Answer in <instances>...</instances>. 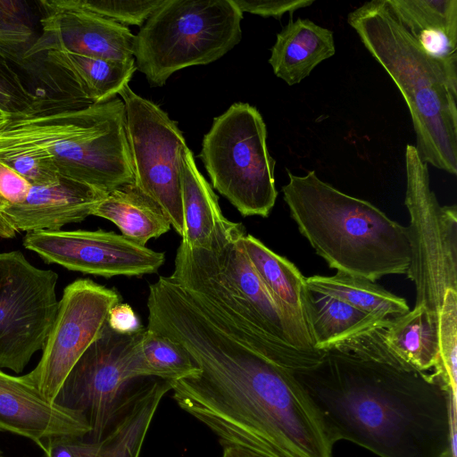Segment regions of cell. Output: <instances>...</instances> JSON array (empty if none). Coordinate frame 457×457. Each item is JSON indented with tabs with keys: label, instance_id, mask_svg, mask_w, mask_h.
<instances>
[{
	"label": "cell",
	"instance_id": "cell-1",
	"mask_svg": "<svg viewBox=\"0 0 457 457\" xmlns=\"http://www.w3.org/2000/svg\"><path fill=\"white\" fill-rule=\"evenodd\" d=\"M147 328L178 343L199 370L170 381L172 397L220 445L269 457H332L313 404L289 370L237 336L204 296L170 276L149 284Z\"/></svg>",
	"mask_w": 457,
	"mask_h": 457
},
{
	"label": "cell",
	"instance_id": "cell-2",
	"mask_svg": "<svg viewBox=\"0 0 457 457\" xmlns=\"http://www.w3.org/2000/svg\"><path fill=\"white\" fill-rule=\"evenodd\" d=\"M288 370L333 444L351 441L379 457H447L451 397L433 374L337 348Z\"/></svg>",
	"mask_w": 457,
	"mask_h": 457
},
{
	"label": "cell",
	"instance_id": "cell-3",
	"mask_svg": "<svg viewBox=\"0 0 457 457\" xmlns=\"http://www.w3.org/2000/svg\"><path fill=\"white\" fill-rule=\"evenodd\" d=\"M282 187L290 216L300 233L331 269L375 282L406 274L411 262L408 228L368 201L321 180L315 170H287Z\"/></svg>",
	"mask_w": 457,
	"mask_h": 457
},
{
	"label": "cell",
	"instance_id": "cell-4",
	"mask_svg": "<svg viewBox=\"0 0 457 457\" xmlns=\"http://www.w3.org/2000/svg\"><path fill=\"white\" fill-rule=\"evenodd\" d=\"M120 98L37 112L16 110L0 132V154L27 153L51 162L60 177L104 192L134 182Z\"/></svg>",
	"mask_w": 457,
	"mask_h": 457
},
{
	"label": "cell",
	"instance_id": "cell-5",
	"mask_svg": "<svg viewBox=\"0 0 457 457\" xmlns=\"http://www.w3.org/2000/svg\"><path fill=\"white\" fill-rule=\"evenodd\" d=\"M347 22L403 96L420 159L456 175L457 89L424 54L386 0L364 3L349 12Z\"/></svg>",
	"mask_w": 457,
	"mask_h": 457
},
{
	"label": "cell",
	"instance_id": "cell-6",
	"mask_svg": "<svg viewBox=\"0 0 457 457\" xmlns=\"http://www.w3.org/2000/svg\"><path fill=\"white\" fill-rule=\"evenodd\" d=\"M242 19L232 0H162L134 37L136 68L152 87H162L174 72L231 50Z\"/></svg>",
	"mask_w": 457,
	"mask_h": 457
},
{
	"label": "cell",
	"instance_id": "cell-7",
	"mask_svg": "<svg viewBox=\"0 0 457 457\" xmlns=\"http://www.w3.org/2000/svg\"><path fill=\"white\" fill-rule=\"evenodd\" d=\"M212 187L242 216L267 218L275 205V160L266 124L254 107L236 103L214 118L199 154Z\"/></svg>",
	"mask_w": 457,
	"mask_h": 457
},
{
	"label": "cell",
	"instance_id": "cell-8",
	"mask_svg": "<svg viewBox=\"0 0 457 457\" xmlns=\"http://www.w3.org/2000/svg\"><path fill=\"white\" fill-rule=\"evenodd\" d=\"M404 161L411 245L406 275L416 284V303L438 312L445 293L456 291V205H439L430 187L428 164L415 145H406Z\"/></svg>",
	"mask_w": 457,
	"mask_h": 457
},
{
	"label": "cell",
	"instance_id": "cell-9",
	"mask_svg": "<svg viewBox=\"0 0 457 457\" xmlns=\"http://www.w3.org/2000/svg\"><path fill=\"white\" fill-rule=\"evenodd\" d=\"M145 327L122 335L107 324L62 382L54 403L80 412L90 432L87 441H99L112 425L133 382L143 378L139 345Z\"/></svg>",
	"mask_w": 457,
	"mask_h": 457
},
{
	"label": "cell",
	"instance_id": "cell-10",
	"mask_svg": "<svg viewBox=\"0 0 457 457\" xmlns=\"http://www.w3.org/2000/svg\"><path fill=\"white\" fill-rule=\"evenodd\" d=\"M123 101L126 133L134 183L165 212L182 237V153L187 146L177 123L154 102L128 85L118 94Z\"/></svg>",
	"mask_w": 457,
	"mask_h": 457
},
{
	"label": "cell",
	"instance_id": "cell-11",
	"mask_svg": "<svg viewBox=\"0 0 457 457\" xmlns=\"http://www.w3.org/2000/svg\"><path fill=\"white\" fill-rule=\"evenodd\" d=\"M58 274L31 264L21 251L0 253V369L21 372L43 350L59 301Z\"/></svg>",
	"mask_w": 457,
	"mask_h": 457
},
{
	"label": "cell",
	"instance_id": "cell-12",
	"mask_svg": "<svg viewBox=\"0 0 457 457\" xmlns=\"http://www.w3.org/2000/svg\"><path fill=\"white\" fill-rule=\"evenodd\" d=\"M121 303L118 291L89 278L69 284L36 368L23 375L47 401L54 400L68 373L102 334L111 309Z\"/></svg>",
	"mask_w": 457,
	"mask_h": 457
},
{
	"label": "cell",
	"instance_id": "cell-13",
	"mask_svg": "<svg viewBox=\"0 0 457 457\" xmlns=\"http://www.w3.org/2000/svg\"><path fill=\"white\" fill-rule=\"evenodd\" d=\"M22 244L46 263L104 278L156 273L165 262L164 253L102 229L33 231Z\"/></svg>",
	"mask_w": 457,
	"mask_h": 457
},
{
	"label": "cell",
	"instance_id": "cell-14",
	"mask_svg": "<svg viewBox=\"0 0 457 457\" xmlns=\"http://www.w3.org/2000/svg\"><path fill=\"white\" fill-rule=\"evenodd\" d=\"M42 34L25 57L50 51H70L107 60L133 57L129 29L86 8L80 0H43L39 3Z\"/></svg>",
	"mask_w": 457,
	"mask_h": 457
},
{
	"label": "cell",
	"instance_id": "cell-15",
	"mask_svg": "<svg viewBox=\"0 0 457 457\" xmlns=\"http://www.w3.org/2000/svg\"><path fill=\"white\" fill-rule=\"evenodd\" d=\"M106 195L66 178L52 185L31 186L26 198L2 215L0 237L10 239L21 232L61 230L92 215Z\"/></svg>",
	"mask_w": 457,
	"mask_h": 457
},
{
	"label": "cell",
	"instance_id": "cell-16",
	"mask_svg": "<svg viewBox=\"0 0 457 457\" xmlns=\"http://www.w3.org/2000/svg\"><path fill=\"white\" fill-rule=\"evenodd\" d=\"M0 431L29 438L44 450L49 438H85L90 427L80 412L46 400L23 376L0 369Z\"/></svg>",
	"mask_w": 457,
	"mask_h": 457
},
{
	"label": "cell",
	"instance_id": "cell-17",
	"mask_svg": "<svg viewBox=\"0 0 457 457\" xmlns=\"http://www.w3.org/2000/svg\"><path fill=\"white\" fill-rule=\"evenodd\" d=\"M375 331L401 368L422 372L434 369L439 351L438 314L424 303L382 320Z\"/></svg>",
	"mask_w": 457,
	"mask_h": 457
},
{
	"label": "cell",
	"instance_id": "cell-18",
	"mask_svg": "<svg viewBox=\"0 0 457 457\" xmlns=\"http://www.w3.org/2000/svg\"><path fill=\"white\" fill-rule=\"evenodd\" d=\"M336 53L333 31L309 19H290L277 34L269 63L288 86L302 82L323 61Z\"/></svg>",
	"mask_w": 457,
	"mask_h": 457
},
{
	"label": "cell",
	"instance_id": "cell-19",
	"mask_svg": "<svg viewBox=\"0 0 457 457\" xmlns=\"http://www.w3.org/2000/svg\"><path fill=\"white\" fill-rule=\"evenodd\" d=\"M243 245L272 298L311 337L306 311L309 289L301 271L293 262L269 249L252 235L244 236Z\"/></svg>",
	"mask_w": 457,
	"mask_h": 457
},
{
	"label": "cell",
	"instance_id": "cell-20",
	"mask_svg": "<svg viewBox=\"0 0 457 457\" xmlns=\"http://www.w3.org/2000/svg\"><path fill=\"white\" fill-rule=\"evenodd\" d=\"M92 215L112 221L122 236L143 246L171 227L162 209L134 182L108 192Z\"/></svg>",
	"mask_w": 457,
	"mask_h": 457
},
{
	"label": "cell",
	"instance_id": "cell-21",
	"mask_svg": "<svg viewBox=\"0 0 457 457\" xmlns=\"http://www.w3.org/2000/svg\"><path fill=\"white\" fill-rule=\"evenodd\" d=\"M46 57L92 104L114 98L137 70L134 58L107 60L70 51H50Z\"/></svg>",
	"mask_w": 457,
	"mask_h": 457
},
{
	"label": "cell",
	"instance_id": "cell-22",
	"mask_svg": "<svg viewBox=\"0 0 457 457\" xmlns=\"http://www.w3.org/2000/svg\"><path fill=\"white\" fill-rule=\"evenodd\" d=\"M181 162L184 218L181 242L191 248H205L216 225L225 217L216 194L196 167L188 147L184 149Z\"/></svg>",
	"mask_w": 457,
	"mask_h": 457
},
{
	"label": "cell",
	"instance_id": "cell-23",
	"mask_svg": "<svg viewBox=\"0 0 457 457\" xmlns=\"http://www.w3.org/2000/svg\"><path fill=\"white\" fill-rule=\"evenodd\" d=\"M307 324L315 350H328L382 320L336 298L309 290Z\"/></svg>",
	"mask_w": 457,
	"mask_h": 457
},
{
	"label": "cell",
	"instance_id": "cell-24",
	"mask_svg": "<svg viewBox=\"0 0 457 457\" xmlns=\"http://www.w3.org/2000/svg\"><path fill=\"white\" fill-rule=\"evenodd\" d=\"M309 290L340 300L381 319L410 311L406 301L367 278L337 272L334 276L305 278Z\"/></svg>",
	"mask_w": 457,
	"mask_h": 457
},
{
	"label": "cell",
	"instance_id": "cell-25",
	"mask_svg": "<svg viewBox=\"0 0 457 457\" xmlns=\"http://www.w3.org/2000/svg\"><path fill=\"white\" fill-rule=\"evenodd\" d=\"M139 353L145 377L175 381L199 370L183 347L147 327L142 335Z\"/></svg>",
	"mask_w": 457,
	"mask_h": 457
},
{
	"label": "cell",
	"instance_id": "cell-26",
	"mask_svg": "<svg viewBox=\"0 0 457 457\" xmlns=\"http://www.w3.org/2000/svg\"><path fill=\"white\" fill-rule=\"evenodd\" d=\"M438 314L439 351L433 376L451 399L457 401V294L449 289Z\"/></svg>",
	"mask_w": 457,
	"mask_h": 457
},
{
	"label": "cell",
	"instance_id": "cell-27",
	"mask_svg": "<svg viewBox=\"0 0 457 457\" xmlns=\"http://www.w3.org/2000/svg\"><path fill=\"white\" fill-rule=\"evenodd\" d=\"M410 34L441 29L457 37V0H386Z\"/></svg>",
	"mask_w": 457,
	"mask_h": 457
},
{
	"label": "cell",
	"instance_id": "cell-28",
	"mask_svg": "<svg viewBox=\"0 0 457 457\" xmlns=\"http://www.w3.org/2000/svg\"><path fill=\"white\" fill-rule=\"evenodd\" d=\"M88 10L122 25L142 26L162 0H80Z\"/></svg>",
	"mask_w": 457,
	"mask_h": 457
},
{
	"label": "cell",
	"instance_id": "cell-29",
	"mask_svg": "<svg viewBox=\"0 0 457 457\" xmlns=\"http://www.w3.org/2000/svg\"><path fill=\"white\" fill-rule=\"evenodd\" d=\"M32 185L0 160V220L12 206L21 203Z\"/></svg>",
	"mask_w": 457,
	"mask_h": 457
},
{
	"label": "cell",
	"instance_id": "cell-30",
	"mask_svg": "<svg viewBox=\"0 0 457 457\" xmlns=\"http://www.w3.org/2000/svg\"><path fill=\"white\" fill-rule=\"evenodd\" d=\"M243 13L245 12L262 17H273L280 20L289 12L291 15L296 10L308 7L314 0H232Z\"/></svg>",
	"mask_w": 457,
	"mask_h": 457
},
{
	"label": "cell",
	"instance_id": "cell-31",
	"mask_svg": "<svg viewBox=\"0 0 457 457\" xmlns=\"http://www.w3.org/2000/svg\"><path fill=\"white\" fill-rule=\"evenodd\" d=\"M84 438L59 436L49 438L44 447L46 457H87Z\"/></svg>",
	"mask_w": 457,
	"mask_h": 457
},
{
	"label": "cell",
	"instance_id": "cell-32",
	"mask_svg": "<svg viewBox=\"0 0 457 457\" xmlns=\"http://www.w3.org/2000/svg\"><path fill=\"white\" fill-rule=\"evenodd\" d=\"M107 325L113 331L122 335L134 334L143 328L132 307L122 303L115 304L111 309Z\"/></svg>",
	"mask_w": 457,
	"mask_h": 457
},
{
	"label": "cell",
	"instance_id": "cell-33",
	"mask_svg": "<svg viewBox=\"0 0 457 457\" xmlns=\"http://www.w3.org/2000/svg\"><path fill=\"white\" fill-rule=\"evenodd\" d=\"M29 29L22 23L0 20V55L28 42Z\"/></svg>",
	"mask_w": 457,
	"mask_h": 457
},
{
	"label": "cell",
	"instance_id": "cell-34",
	"mask_svg": "<svg viewBox=\"0 0 457 457\" xmlns=\"http://www.w3.org/2000/svg\"><path fill=\"white\" fill-rule=\"evenodd\" d=\"M457 402H450V436L447 457L457 456Z\"/></svg>",
	"mask_w": 457,
	"mask_h": 457
},
{
	"label": "cell",
	"instance_id": "cell-35",
	"mask_svg": "<svg viewBox=\"0 0 457 457\" xmlns=\"http://www.w3.org/2000/svg\"><path fill=\"white\" fill-rule=\"evenodd\" d=\"M221 457H269L237 445H224Z\"/></svg>",
	"mask_w": 457,
	"mask_h": 457
},
{
	"label": "cell",
	"instance_id": "cell-36",
	"mask_svg": "<svg viewBox=\"0 0 457 457\" xmlns=\"http://www.w3.org/2000/svg\"><path fill=\"white\" fill-rule=\"evenodd\" d=\"M11 101V95L3 84V80L0 79V105L6 109L12 110V108L9 105Z\"/></svg>",
	"mask_w": 457,
	"mask_h": 457
},
{
	"label": "cell",
	"instance_id": "cell-37",
	"mask_svg": "<svg viewBox=\"0 0 457 457\" xmlns=\"http://www.w3.org/2000/svg\"><path fill=\"white\" fill-rule=\"evenodd\" d=\"M12 110L0 105V132L5 128L12 116Z\"/></svg>",
	"mask_w": 457,
	"mask_h": 457
},
{
	"label": "cell",
	"instance_id": "cell-38",
	"mask_svg": "<svg viewBox=\"0 0 457 457\" xmlns=\"http://www.w3.org/2000/svg\"><path fill=\"white\" fill-rule=\"evenodd\" d=\"M0 457H2L1 452H0Z\"/></svg>",
	"mask_w": 457,
	"mask_h": 457
},
{
	"label": "cell",
	"instance_id": "cell-39",
	"mask_svg": "<svg viewBox=\"0 0 457 457\" xmlns=\"http://www.w3.org/2000/svg\"><path fill=\"white\" fill-rule=\"evenodd\" d=\"M2 457H4V456L2 455Z\"/></svg>",
	"mask_w": 457,
	"mask_h": 457
}]
</instances>
